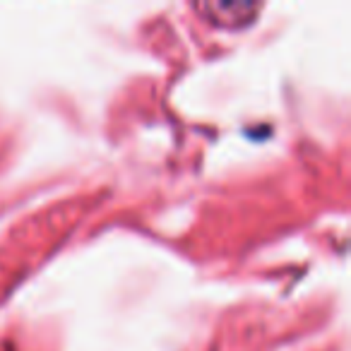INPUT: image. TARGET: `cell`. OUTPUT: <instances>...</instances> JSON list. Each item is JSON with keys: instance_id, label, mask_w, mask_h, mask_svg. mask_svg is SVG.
<instances>
[{"instance_id": "6da1fadb", "label": "cell", "mask_w": 351, "mask_h": 351, "mask_svg": "<svg viewBox=\"0 0 351 351\" xmlns=\"http://www.w3.org/2000/svg\"><path fill=\"white\" fill-rule=\"evenodd\" d=\"M205 20L215 22L217 27H226V29H241V27L250 25L258 15V8L253 3H200L195 5Z\"/></svg>"}]
</instances>
